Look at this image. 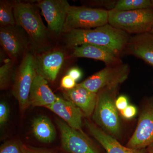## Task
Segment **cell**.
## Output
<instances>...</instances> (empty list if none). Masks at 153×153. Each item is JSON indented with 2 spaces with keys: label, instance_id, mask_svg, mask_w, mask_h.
Wrapping results in <instances>:
<instances>
[{
  "label": "cell",
  "instance_id": "9c48e42d",
  "mask_svg": "<svg viewBox=\"0 0 153 153\" xmlns=\"http://www.w3.org/2000/svg\"><path fill=\"white\" fill-rule=\"evenodd\" d=\"M56 123L64 150L69 153H99L83 132L72 128L62 120L56 119Z\"/></svg>",
  "mask_w": 153,
  "mask_h": 153
},
{
  "label": "cell",
  "instance_id": "cb8c5ba5",
  "mask_svg": "<svg viewBox=\"0 0 153 153\" xmlns=\"http://www.w3.org/2000/svg\"><path fill=\"white\" fill-rule=\"evenodd\" d=\"M76 81L68 74L63 76L60 82V86L64 90L72 89L76 86Z\"/></svg>",
  "mask_w": 153,
  "mask_h": 153
},
{
  "label": "cell",
  "instance_id": "1f68e13d",
  "mask_svg": "<svg viewBox=\"0 0 153 153\" xmlns=\"http://www.w3.org/2000/svg\"><path fill=\"white\" fill-rule=\"evenodd\" d=\"M151 4H152V8H153V0H151Z\"/></svg>",
  "mask_w": 153,
  "mask_h": 153
},
{
  "label": "cell",
  "instance_id": "8992f818",
  "mask_svg": "<svg viewBox=\"0 0 153 153\" xmlns=\"http://www.w3.org/2000/svg\"><path fill=\"white\" fill-rule=\"evenodd\" d=\"M108 10L70 6L68 9L63 33L74 30L91 29L108 24Z\"/></svg>",
  "mask_w": 153,
  "mask_h": 153
},
{
  "label": "cell",
  "instance_id": "5b68a950",
  "mask_svg": "<svg viewBox=\"0 0 153 153\" xmlns=\"http://www.w3.org/2000/svg\"><path fill=\"white\" fill-rule=\"evenodd\" d=\"M38 74L36 54L28 52L24 55L17 68L13 87V94L19 102L22 111L30 106L29 98L30 89Z\"/></svg>",
  "mask_w": 153,
  "mask_h": 153
},
{
  "label": "cell",
  "instance_id": "4fadbf2b",
  "mask_svg": "<svg viewBox=\"0 0 153 153\" xmlns=\"http://www.w3.org/2000/svg\"><path fill=\"white\" fill-rule=\"evenodd\" d=\"M125 52L153 67V35L148 32L130 37Z\"/></svg>",
  "mask_w": 153,
  "mask_h": 153
},
{
  "label": "cell",
  "instance_id": "484cf974",
  "mask_svg": "<svg viewBox=\"0 0 153 153\" xmlns=\"http://www.w3.org/2000/svg\"><path fill=\"white\" fill-rule=\"evenodd\" d=\"M21 146L24 153H52L48 150L33 147L23 144H21Z\"/></svg>",
  "mask_w": 153,
  "mask_h": 153
},
{
  "label": "cell",
  "instance_id": "603a6c76",
  "mask_svg": "<svg viewBox=\"0 0 153 153\" xmlns=\"http://www.w3.org/2000/svg\"><path fill=\"white\" fill-rule=\"evenodd\" d=\"M0 153H24L21 145L13 142L5 143L0 148Z\"/></svg>",
  "mask_w": 153,
  "mask_h": 153
},
{
  "label": "cell",
  "instance_id": "30bf717a",
  "mask_svg": "<svg viewBox=\"0 0 153 153\" xmlns=\"http://www.w3.org/2000/svg\"><path fill=\"white\" fill-rule=\"evenodd\" d=\"M37 6L41 10L51 33L59 35L63 26L70 5L66 0H42Z\"/></svg>",
  "mask_w": 153,
  "mask_h": 153
},
{
  "label": "cell",
  "instance_id": "7c38bea8",
  "mask_svg": "<svg viewBox=\"0 0 153 153\" xmlns=\"http://www.w3.org/2000/svg\"><path fill=\"white\" fill-rule=\"evenodd\" d=\"M38 74L53 82L57 78L64 61V53L60 50L48 51L36 55Z\"/></svg>",
  "mask_w": 153,
  "mask_h": 153
},
{
  "label": "cell",
  "instance_id": "f546056e",
  "mask_svg": "<svg viewBox=\"0 0 153 153\" xmlns=\"http://www.w3.org/2000/svg\"><path fill=\"white\" fill-rule=\"evenodd\" d=\"M149 153H153V146H152L150 149Z\"/></svg>",
  "mask_w": 153,
  "mask_h": 153
},
{
  "label": "cell",
  "instance_id": "44dd1931",
  "mask_svg": "<svg viewBox=\"0 0 153 153\" xmlns=\"http://www.w3.org/2000/svg\"><path fill=\"white\" fill-rule=\"evenodd\" d=\"M150 8H152L150 0H119L115 1L113 9L131 11Z\"/></svg>",
  "mask_w": 153,
  "mask_h": 153
},
{
  "label": "cell",
  "instance_id": "277c9868",
  "mask_svg": "<svg viewBox=\"0 0 153 153\" xmlns=\"http://www.w3.org/2000/svg\"><path fill=\"white\" fill-rule=\"evenodd\" d=\"M117 87L105 88L99 91L92 116L97 124L114 135H117L120 129V120L114 100Z\"/></svg>",
  "mask_w": 153,
  "mask_h": 153
},
{
  "label": "cell",
  "instance_id": "d4e9b609",
  "mask_svg": "<svg viewBox=\"0 0 153 153\" xmlns=\"http://www.w3.org/2000/svg\"><path fill=\"white\" fill-rule=\"evenodd\" d=\"M9 108L5 102H1L0 103V124L2 126L7 122L8 118Z\"/></svg>",
  "mask_w": 153,
  "mask_h": 153
},
{
  "label": "cell",
  "instance_id": "83f0119b",
  "mask_svg": "<svg viewBox=\"0 0 153 153\" xmlns=\"http://www.w3.org/2000/svg\"><path fill=\"white\" fill-rule=\"evenodd\" d=\"M137 108L132 105H128L126 108L121 111L122 114L124 117L129 119L133 118L136 115Z\"/></svg>",
  "mask_w": 153,
  "mask_h": 153
},
{
  "label": "cell",
  "instance_id": "4dcf8cb0",
  "mask_svg": "<svg viewBox=\"0 0 153 153\" xmlns=\"http://www.w3.org/2000/svg\"><path fill=\"white\" fill-rule=\"evenodd\" d=\"M149 33H151V34H152L153 35V24L152 26V27L151 28V30L150 31Z\"/></svg>",
  "mask_w": 153,
  "mask_h": 153
},
{
  "label": "cell",
  "instance_id": "4316f807",
  "mask_svg": "<svg viewBox=\"0 0 153 153\" xmlns=\"http://www.w3.org/2000/svg\"><path fill=\"white\" fill-rule=\"evenodd\" d=\"M128 105V100L125 96L121 95L115 100L116 107L121 112L125 109Z\"/></svg>",
  "mask_w": 153,
  "mask_h": 153
},
{
  "label": "cell",
  "instance_id": "7402d4cb",
  "mask_svg": "<svg viewBox=\"0 0 153 153\" xmlns=\"http://www.w3.org/2000/svg\"><path fill=\"white\" fill-rule=\"evenodd\" d=\"M15 61L10 59H7L0 67V88L1 90L7 87L13 71Z\"/></svg>",
  "mask_w": 153,
  "mask_h": 153
},
{
  "label": "cell",
  "instance_id": "5bb4252c",
  "mask_svg": "<svg viewBox=\"0 0 153 153\" xmlns=\"http://www.w3.org/2000/svg\"><path fill=\"white\" fill-rule=\"evenodd\" d=\"M46 108L58 115L69 126L82 132V111L71 102L58 97L53 104Z\"/></svg>",
  "mask_w": 153,
  "mask_h": 153
},
{
  "label": "cell",
  "instance_id": "8fae6325",
  "mask_svg": "<svg viewBox=\"0 0 153 153\" xmlns=\"http://www.w3.org/2000/svg\"><path fill=\"white\" fill-rule=\"evenodd\" d=\"M153 143V107L144 111L137 126L128 143V147L143 149Z\"/></svg>",
  "mask_w": 153,
  "mask_h": 153
},
{
  "label": "cell",
  "instance_id": "3957f363",
  "mask_svg": "<svg viewBox=\"0 0 153 153\" xmlns=\"http://www.w3.org/2000/svg\"><path fill=\"white\" fill-rule=\"evenodd\" d=\"M108 24L128 34L149 32L153 24V9L131 11L108 10Z\"/></svg>",
  "mask_w": 153,
  "mask_h": 153
},
{
  "label": "cell",
  "instance_id": "2e32d148",
  "mask_svg": "<svg viewBox=\"0 0 153 153\" xmlns=\"http://www.w3.org/2000/svg\"><path fill=\"white\" fill-rule=\"evenodd\" d=\"M63 95L66 100L79 108L86 116L93 114L97 100V93L91 92L77 84L72 89L64 90Z\"/></svg>",
  "mask_w": 153,
  "mask_h": 153
},
{
  "label": "cell",
  "instance_id": "7a4b0ae2",
  "mask_svg": "<svg viewBox=\"0 0 153 153\" xmlns=\"http://www.w3.org/2000/svg\"><path fill=\"white\" fill-rule=\"evenodd\" d=\"M13 10L16 25L27 33L33 53L39 54L49 51L51 32L44 25L37 5L15 1Z\"/></svg>",
  "mask_w": 153,
  "mask_h": 153
},
{
  "label": "cell",
  "instance_id": "e0dca14e",
  "mask_svg": "<svg viewBox=\"0 0 153 153\" xmlns=\"http://www.w3.org/2000/svg\"><path fill=\"white\" fill-rule=\"evenodd\" d=\"M57 97L49 87L47 79L40 74H37L30 89V105L46 107L53 104Z\"/></svg>",
  "mask_w": 153,
  "mask_h": 153
},
{
  "label": "cell",
  "instance_id": "6da1fadb",
  "mask_svg": "<svg viewBox=\"0 0 153 153\" xmlns=\"http://www.w3.org/2000/svg\"><path fill=\"white\" fill-rule=\"evenodd\" d=\"M130 37L128 33L108 24L94 29L71 30L65 33L64 41L71 49L91 44L104 47L120 56L124 52Z\"/></svg>",
  "mask_w": 153,
  "mask_h": 153
},
{
  "label": "cell",
  "instance_id": "9a60e30c",
  "mask_svg": "<svg viewBox=\"0 0 153 153\" xmlns=\"http://www.w3.org/2000/svg\"><path fill=\"white\" fill-rule=\"evenodd\" d=\"M71 56L75 58L84 57L100 60L108 65L122 63V61L114 52L100 46L84 44L74 47Z\"/></svg>",
  "mask_w": 153,
  "mask_h": 153
},
{
  "label": "cell",
  "instance_id": "d6986e66",
  "mask_svg": "<svg viewBox=\"0 0 153 153\" xmlns=\"http://www.w3.org/2000/svg\"><path fill=\"white\" fill-rule=\"evenodd\" d=\"M32 127L34 136L41 142L49 143L55 140L56 133L55 127L47 117L41 116L35 118Z\"/></svg>",
  "mask_w": 153,
  "mask_h": 153
},
{
  "label": "cell",
  "instance_id": "f1b7e54d",
  "mask_svg": "<svg viewBox=\"0 0 153 153\" xmlns=\"http://www.w3.org/2000/svg\"><path fill=\"white\" fill-rule=\"evenodd\" d=\"M74 79L75 81H78L82 76V72L78 67H72L68 70L67 74Z\"/></svg>",
  "mask_w": 153,
  "mask_h": 153
},
{
  "label": "cell",
  "instance_id": "ac0fdd59",
  "mask_svg": "<svg viewBox=\"0 0 153 153\" xmlns=\"http://www.w3.org/2000/svg\"><path fill=\"white\" fill-rule=\"evenodd\" d=\"M85 124L91 135L104 148L107 153H145L143 149H132L124 146L114 138L89 121L85 120Z\"/></svg>",
  "mask_w": 153,
  "mask_h": 153
},
{
  "label": "cell",
  "instance_id": "ffe728a7",
  "mask_svg": "<svg viewBox=\"0 0 153 153\" xmlns=\"http://www.w3.org/2000/svg\"><path fill=\"white\" fill-rule=\"evenodd\" d=\"M14 1H0V26L1 27L16 25L14 14Z\"/></svg>",
  "mask_w": 153,
  "mask_h": 153
},
{
  "label": "cell",
  "instance_id": "ba28073f",
  "mask_svg": "<svg viewBox=\"0 0 153 153\" xmlns=\"http://www.w3.org/2000/svg\"><path fill=\"white\" fill-rule=\"evenodd\" d=\"M0 44L10 59L15 62L23 58L31 48L27 33L17 25L1 27Z\"/></svg>",
  "mask_w": 153,
  "mask_h": 153
},
{
  "label": "cell",
  "instance_id": "52a82bcc",
  "mask_svg": "<svg viewBox=\"0 0 153 153\" xmlns=\"http://www.w3.org/2000/svg\"><path fill=\"white\" fill-rule=\"evenodd\" d=\"M129 72L127 64L108 65L79 85L91 92L97 93L105 88L118 87L127 79Z\"/></svg>",
  "mask_w": 153,
  "mask_h": 153
}]
</instances>
